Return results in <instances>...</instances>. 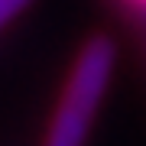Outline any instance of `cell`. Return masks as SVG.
<instances>
[{
	"mask_svg": "<svg viewBox=\"0 0 146 146\" xmlns=\"http://www.w3.org/2000/svg\"><path fill=\"white\" fill-rule=\"evenodd\" d=\"M130 3H136V7H146V0H130Z\"/></svg>",
	"mask_w": 146,
	"mask_h": 146,
	"instance_id": "obj_3",
	"label": "cell"
},
{
	"mask_svg": "<svg viewBox=\"0 0 146 146\" xmlns=\"http://www.w3.org/2000/svg\"><path fill=\"white\" fill-rule=\"evenodd\" d=\"M29 3H33V0H0V29H3L13 16H20Z\"/></svg>",
	"mask_w": 146,
	"mask_h": 146,
	"instance_id": "obj_2",
	"label": "cell"
},
{
	"mask_svg": "<svg viewBox=\"0 0 146 146\" xmlns=\"http://www.w3.org/2000/svg\"><path fill=\"white\" fill-rule=\"evenodd\" d=\"M110 72H114V42L104 36L88 39L58 98V107L46 133V146H84L91 133V120L104 101Z\"/></svg>",
	"mask_w": 146,
	"mask_h": 146,
	"instance_id": "obj_1",
	"label": "cell"
}]
</instances>
